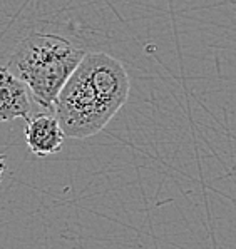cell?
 Masks as SVG:
<instances>
[{
  "label": "cell",
  "instance_id": "obj_1",
  "mask_svg": "<svg viewBox=\"0 0 236 249\" xmlns=\"http://www.w3.org/2000/svg\"><path fill=\"white\" fill-rule=\"evenodd\" d=\"M131 89L123 64L106 52H86L54 104L66 137L96 136L126 104Z\"/></svg>",
  "mask_w": 236,
  "mask_h": 249
},
{
  "label": "cell",
  "instance_id": "obj_2",
  "mask_svg": "<svg viewBox=\"0 0 236 249\" xmlns=\"http://www.w3.org/2000/svg\"><path fill=\"white\" fill-rule=\"evenodd\" d=\"M84 55V49L64 37L32 32L18 42L7 69L24 80L36 104L54 112L57 95Z\"/></svg>",
  "mask_w": 236,
  "mask_h": 249
},
{
  "label": "cell",
  "instance_id": "obj_3",
  "mask_svg": "<svg viewBox=\"0 0 236 249\" xmlns=\"http://www.w3.org/2000/svg\"><path fill=\"white\" fill-rule=\"evenodd\" d=\"M24 132L29 151L37 158H49L60 152L66 139L62 125L52 110H45L30 117Z\"/></svg>",
  "mask_w": 236,
  "mask_h": 249
},
{
  "label": "cell",
  "instance_id": "obj_4",
  "mask_svg": "<svg viewBox=\"0 0 236 249\" xmlns=\"http://www.w3.org/2000/svg\"><path fill=\"white\" fill-rule=\"evenodd\" d=\"M34 99L29 87L7 67H0V122L29 121Z\"/></svg>",
  "mask_w": 236,
  "mask_h": 249
},
{
  "label": "cell",
  "instance_id": "obj_5",
  "mask_svg": "<svg viewBox=\"0 0 236 249\" xmlns=\"http://www.w3.org/2000/svg\"><path fill=\"white\" fill-rule=\"evenodd\" d=\"M5 169H7V158L3 154H0V179H2Z\"/></svg>",
  "mask_w": 236,
  "mask_h": 249
}]
</instances>
